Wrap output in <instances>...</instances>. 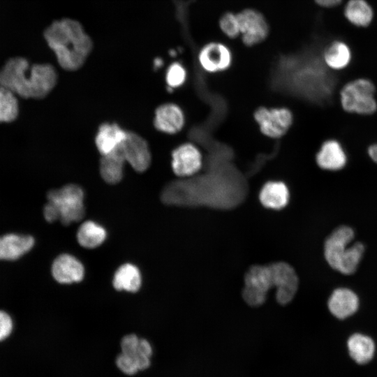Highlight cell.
Masks as SVG:
<instances>
[{
	"instance_id": "1",
	"label": "cell",
	"mask_w": 377,
	"mask_h": 377,
	"mask_svg": "<svg viewBox=\"0 0 377 377\" xmlns=\"http://www.w3.org/2000/svg\"><path fill=\"white\" fill-rule=\"evenodd\" d=\"M246 194L245 185L237 181H198L191 177L170 182L162 189L160 198L167 205L230 209L241 204Z\"/></svg>"
},
{
	"instance_id": "2",
	"label": "cell",
	"mask_w": 377,
	"mask_h": 377,
	"mask_svg": "<svg viewBox=\"0 0 377 377\" xmlns=\"http://www.w3.org/2000/svg\"><path fill=\"white\" fill-rule=\"evenodd\" d=\"M298 286L297 273L287 263L255 265L249 267L244 276L242 297L249 305L258 306L265 302L269 290L275 288L277 302L285 305L294 298Z\"/></svg>"
},
{
	"instance_id": "3",
	"label": "cell",
	"mask_w": 377,
	"mask_h": 377,
	"mask_svg": "<svg viewBox=\"0 0 377 377\" xmlns=\"http://www.w3.org/2000/svg\"><path fill=\"white\" fill-rule=\"evenodd\" d=\"M43 36L58 64L66 71L80 68L92 50V39L81 24L73 19L54 21L45 29Z\"/></svg>"
},
{
	"instance_id": "4",
	"label": "cell",
	"mask_w": 377,
	"mask_h": 377,
	"mask_svg": "<svg viewBox=\"0 0 377 377\" xmlns=\"http://www.w3.org/2000/svg\"><path fill=\"white\" fill-rule=\"evenodd\" d=\"M354 232L348 226H340L327 237L324 246L325 257L333 269L344 274L355 272L363 255L364 247L360 242L350 246Z\"/></svg>"
},
{
	"instance_id": "5",
	"label": "cell",
	"mask_w": 377,
	"mask_h": 377,
	"mask_svg": "<svg viewBox=\"0 0 377 377\" xmlns=\"http://www.w3.org/2000/svg\"><path fill=\"white\" fill-rule=\"evenodd\" d=\"M252 118L260 135L269 140L283 138L295 122L293 110L286 105H260L253 110Z\"/></svg>"
},
{
	"instance_id": "6",
	"label": "cell",
	"mask_w": 377,
	"mask_h": 377,
	"mask_svg": "<svg viewBox=\"0 0 377 377\" xmlns=\"http://www.w3.org/2000/svg\"><path fill=\"white\" fill-rule=\"evenodd\" d=\"M376 87L371 80L356 78L346 83L339 91V101L344 112L368 116L377 111Z\"/></svg>"
},
{
	"instance_id": "7",
	"label": "cell",
	"mask_w": 377,
	"mask_h": 377,
	"mask_svg": "<svg viewBox=\"0 0 377 377\" xmlns=\"http://www.w3.org/2000/svg\"><path fill=\"white\" fill-rule=\"evenodd\" d=\"M84 192L75 184H68L47 192V199L64 226L80 221L85 214Z\"/></svg>"
},
{
	"instance_id": "8",
	"label": "cell",
	"mask_w": 377,
	"mask_h": 377,
	"mask_svg": "<svg viewBox=\"0 0 377 377\" xmlns=\"http://www.w3.org/2000/svg\"><path fill=\"white\" fill-rule=\"evenodd\" d=\"M121 350L116 364L124 374L133 375L150 366L153 351L147 340L133 334H127L121 341Z\"/></svg>"
},
{
	"instance_id": "9",
	"label": "cell",
	"mask_w": 377,
	"mask_h": 377,
	"mask_svg": "<svg viewBox=\"0 0 377 377\" xmlns=\"http://www.w3.org/2000/svg\"><path fill=\"white\" fill-rule=\"evenodd\" d=\"M170 156V168L177 178L195 177L204 168L203 151L192 141H186L176 146L172 150Z\"/></svg>"
},
{
	"instance_id": "10",
	"label": "cell",
	"mask_w": 377,
	"mask_h": 377,
	"mask_svg": "<svg viewBox=\"0 0 377 377\" xmlns=\"http://www.w3.org/2000/svg\"><path fill=\"white\" fill-rule=\"evenodd\" d=\"M29 61L24 57L10 58L0 70V85L23 98H32Z\"/></svg>"
},
{
	"instance_id": "11",
	"label": "cell",
	"mask_w": 377,
	"mask_h": 377,
	"mask_svg": "<svg viewBox=\"0 0 377 377\" xmlns=\"http://www.w3.org/2000/svg\"><path fill=\"white\" fill-rule=\"evenodd\" d=\"M233 61L230 49L221 42H209L204 45L198 54L200 68L207 73L217 74L228 71Z\"/></svg>"
},
{
	"instance_id": "12",
	"label": "cell",
	"mask_w": 377,
	"mask_h": 377,
	"mask_svg": "<svg viewBox=\"0 0 377 377\" xmlns=\"http://www.w3.org/2000/svg\"><path fill=\"white\" fill-rule=\"evenodd\" d=\"M237 15L239 23V37L244 45L251 47L266 39L269 34V25L260 11L245 8Z\"/></svg>"
},
{
	"instance_id": "13",
	"label": "cell",
	"mask_w": 377,
	"mask_h": 377,
	"mask_svg": "<svg viewBox=\"0 0 377 377\" xmlns=\"http://www.w3.org/2000/svg\"><path fill=\"white\" fill-rule=\"evenodd\" d=\"M126 163L138 172H145L151 163L148 142L139 134L128 131L126 138L120 147Z\"/></svg>"
},
{
	"instance_id": "14",
	"label": "cell",
	"mask_w": 377,
	"mask_h": 377,
	"mask_svg": "<svg viewBox=\"0 0 377 377\" xmlns=\"http://www.w3.org/2000/svg\"><path fill=\"white\" fill-rule=\"evenodd\" d=\"M186 123V114L176 103H165L155 110L154 126L159 132L168 135L177 134L183 130Z\"/></svg>"
},
{
	"instance_id": "15",
	"label": "cell",
	"mask_w": 377,
	"mask_h": 377,
	"mask_svg": "<svg viewBox=\"0 0 377 377\" xmlns=\"http://www.w3.org/2000/svg\"><path fill=\"white\" fill-rule=\"evenodd\" d=\"M314 161L321 170L337 172L343 169L348 158L342 145L338 140L330 138L320 144L316 152Z\"/></svg>"
},
{
	"instance_id": "16",
	"label": "cell",
	"mask_w": 377,
	"mask_h": 377,
	"mask_svg": "<svg viewBox=\"0 0 377 377\" xmlns=\"http://www.w3.org/2000/svg\"><path fill=\"white\" fill-rule=\"evenodd\" d=\"M258 197L263 207L273 210H281L289 204L290 191L284 179L270 178L261 184Z\"/></svg>"
},
{
	"instance_id": "17",
	"label": "cell",
	"mask_w": 377,
	"mask_h": 377,
	"mask_svg": "<svg viewBox=\"0 0 377 377\" xmlns=\"http://www.w3.org/2000/svg\"><path fill=\"white\" fill-rule=\"evenodd\" d=\"M53 278L60 283L80 282L84 275L82 263L75 257L68 253L58 256L51 267Z\"/></svg>"
},
{
	"instance_id": "18",
	"label": "cell",
	"mask_w": 377,
	"mask_h": 377,
	"mask_svg": "<svg viewBox=\"0 0 377 377\" xmlns=\"http://www.w3.org/2000/svg\"><path fill=\"white\" fill-rule=\"evenodd\" d=\"M29 73L31 79L32 98H45L57 84V73L54 66L50 64H33Z\"/></svg>"
},
{
	"instance_id": "19",
	"label": "cell",
	"mask_w": 377,
	"mask_h": 377,
	"mask_svg": "<svg viewBox=\"0 0 377 377\" xmlns=\"http://www.w3.org/2000/svg\"><path fill=\"white\" fill-rule=\"evenodd\" d=\"M128 131L117 123L101 124L95 136V145L101 156L118 149L126 138Z\"/></svg>"
},
{
	"instance_id": "20",
	"label": "cell",
	"mask_w": 377,
	"mask_h": 377,
	"mask_svg": "<svg viewBox=\"0 0 377 377\" xmlns=\"http://www.w3.org/2000/svg\"><path fill=\"white\" fill-rule=\"evenodd\" d=\"M34 244V238L29 235L8 233L0 236V260H17L29 252Z\"/></svg>"
},
{
	"instance_id": "21",
	"label": "cell",
	"mask_w": 377,
	"mask_h": 377,
	"mask_svg": "<svg viewBox=\"0 0 377 377\" xmlns=\"http://www.w3.org/2000/svg\"><path fill=\"white\" fill-rule=\"evenodd\" d=\"M359 306L357 295L351 290L339 288L334 290L328 300L331 313L339 319H345L356 312Z\"/></svg>"
},
{
	"instance_id": "22",
	"label": "cell",
	"mask_w": 377,
	"mask_h": 377,
	"mask_svg": "<svg viewBox=\"0 0 377 377\" xmlns=\"http://www.w3.org/2000/svg\"><path fill=\"white\" fill-rule=\"evenodd\" d=\"M125 163L120 147L112 153L101 156L99 172L103 180L109 184L119 183L124 177Z\"/></svg>"
},
{
	"instance_id": "23",
	"label": "cell",
	"mask_w": 377,
	"mask_h": 377,
	"mask_svg": "<svg viewBox=\"0 0 377 377\" xmlns=\"http://www.w3.org/2000/svg\"><path fill=\"white\" fill-rule=\"evenodd\" d=\"M347 347L351 358L359 364L369 362L375 353V343L373 339L364 334H352L347 341Z\"/></svg>"
},
{
	"instance_id": "24",
	"label": "cell",
	"mask_w": 377,
	"mask_h": 377,
	"mask_svg": "<svg viewBox=\"0 0 377 377\" xmlns=\"http://www.w3.org/2000/svg\"><path fill=\"white\" fill-rule=\"evenodd\" d=\"M352 58L349 46L341 40H334L323 52V61L330 69L340 71L346 68Z\"/></svg>"
},
{
	"instance_id": "25",
	"label": "cell",
	"mask_w": 377,
	"mask_h": 377,
	"mask_svg": "<svg viewBox=\"0 0 377 377\" xmlns=\"http://www.w3.org/2000/svg\"><path fill=\"white\" fill-rule=\"evenodd\" d=\"M142 283V277L138 268L131 263L121 265L115 272L112 285L117 290L137 292Z\"/></svg>"
},
{
	"instance_id": "26",
	"label": "cell",
	"mask_w": 377,
	"mask_h": 377,
	"mask_svg": "<svg viewBox=\"0 0 377 377\" xmlns=\"http://www.w3.org/2000/svg\"><path fill=\"white\" fill-rule=\"evenodd\" d=\"M343 13L350 23L358 27H368L374 18L373 8L366 0H348Z\"/></svg>"
},
{
	"instance_id": "27",
	"label": "cell",
	"mask_w": 377,
	"mask_h": 377,
	"mask_svg": "<svg viewBox=\"0 0 377 377\" xmlns=\"http://www.w3.org/2000/svg\"><path fill=\"white\" fill-rule=\"evenodd\" d=\"M106 236L105 228L92 221L82 223L77 232L78 243L87 249L99 246L105 241Z\"/></svg>"
},
{
	"instance_id": "28",
	"label": "cell",
	"mask_w": 377,
	"mask_h": 377,
	"mask_svg": "<svg viewBox=\"0 0 377 377\" xmlns=\"http://www.w3.org/2000/svg\"><path fill=\"white\" fill-rule=\"evenodd\" d=\"M19 114L17 95L0 85V122L9 123L15 120Z\"/></svg>"
},
{
	"instance_id": "29",
	"label": "cell",
	"mask_w": 377,
	"mask_h": 377,
	"mask_svg": "<svg viewBox=\"0 0 377 377\" xmlns=\"http://www.w3.org/2000/svg\"><path fill=\"white\" fill-rule=\"evenodd\" d=\"M167 87L172 89H178L185 84L188 78L186 67L179 61L170 64L165 75Z\"/></svg>"
},
{
	"instance_id": "30",
	"label": "cell",
	"mask_w": 377,
	"mask_h": 377,
	"mask_svg": "<svg viewBox=\"0 0 377 377\" xmlns=\"http://www.w3.org/2000/svg\"><path fill=\"white\" fill-rule=\"evenodd\" d=\"M219 26L221 32L228 38L234 39L240 36L239 23L237 13L226 12L219 20Z\"/></svg>"
},
{
	"instance_id": "31",
	"label": "cell",
	"mask_w": 377,
	"mask_h": 377,
	"mask_svg": "<svg viewBox=\"0 0 377 377\" xmlns=\"http://www.w3.org/2000/svg\"><path fill=\"white\" fill-rule=\"evenodd\" d=\"M13 330V321L10 316L4 311H0V341L6 339Z\"/></svg>"
},
{
	"instance_id": "32",
	"label": "cell",
	"mask_w": 377,
	"mask_h": 377,
	"mask_svg": "<svg viewBox=\"0 0 377 377\" xmlns=\"http://www.w3.org/2000/svg\"><path fill=\"white\" fill-rule=\"evenodd\" d=\"M316 3L323 8H333L339 5L343 0H314Z\"/></svg>"
},
{
	"instance_id": "33",
	"label": "cell",
	"mask_w": 377,
	"mask_h": 377,
	"mask_svg": "<svg viewBox=\"0 0 377 377\" xmlns=\"http://www.w3.org/2000/svg\"><path fill=\"white\" fill-rule=\"evenodd\" d=\"M367 155L372 162L377 164V142L371 144L368 147Z\"/></svg>"
},
{
	"instance_id": "34",
	"label": "cell",
	"mask_w": 377,
	"mask_h": 377,
	"mask_svg": "<svg viewBox=\"0 0 377 377\" xmlns=\"http://www.w3.org/2000/svg\"><path fill=\"white\" fill-rule=\"evenodd\" d=\"M163 64V61L159 57L156 58L154 61V67L155 69L161 67Z\"/></svg>"
}]
</instances>
